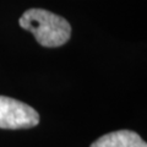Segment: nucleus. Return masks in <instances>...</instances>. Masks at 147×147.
Wrapping results in <instances>:
<instances>
[{
    "label": "nucleus",
    "instance_id": "1",
    "mask_svg": "<svg viewBox=\"0 0 147 147\" xmlns=\"http://www.w3.org/2000/svg\"><path fill=\"white\" fill-rule=\"evenodd\" d=\"M18 24L34 36L40 45L57 48L64 45L71 36V26L66 18L44 9H30L18 20Z\"/></svg>",
    "mask_w": 147,
    "mask_h": 147
},
{
    "label": "nucleus",
    "instance_id": "2",
    "mask_svg": "<svg viewBox=\"0 0 147 147\" xmlns=\"http://www.w3.org/2000/svg\"><path fill=\"white\" fill-rule=\"evenodd\" d=\"M39 123L34 108L21 100L0 96V129H30Z\"/></svg>",
    "mask_w": 147,
    "mask_h": 147
},
{
    "label": "nucleus",
    "instance_id": "3",
    "mask_svg": "<svg viewBox=\"0 0 147 147\" xmlns=\"http://www.w3.org/2000/svg\"><path fill=\"white\" fill-rule=\"evenodd\" d=\"M91 147H147V144L135 131L119 130L100 136Z\"/></svg>",
    "mask_w": 147,
    "mask_h": 147
}]
</instances>
